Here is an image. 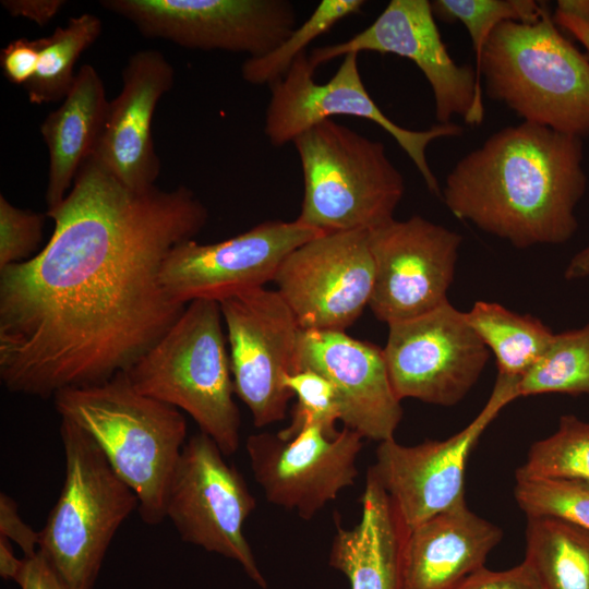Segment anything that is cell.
Listing matches in <instances>:
<instances>
[{
    "mask_svg": "<svg viewBox=\"0 0 589 589\" xmlns=\"http://www.w3.org/2000/svg\"><path fill=\"white\" fill-rule=\"evenodd\" d=\"M146 37L188 49L264 56L297 27L288 0H103Z\"/></svg>",
    "mask_w": 589,
    "mask_h": 589,
    "instance_id": "obj_10",
    "label": "cell"
},
{
    "mask_svg": "<svg viewBox=\"0 0 589 589\" xmlns=\"http://www.w3.org/2000/svg\"><path fill=\"white\" fill-rule=\"evenodd\" d=\"M453 589H543L532 567L524 560L505 569L491 570L485 566L462 579Z\"/></svg>",
    "mask_w": 589,
    "mask_h": 589,
    "instance_id": "obj_34",
    "label": "cell"
},
{
    "mask_svg": "<svg viewBox=\"0 0 589 589\" xmlns=\"http://www.w3.org/2000/svg\"><path fill=\"white\" fill-rule=\"evenodd\" d=\"M520 397L589 395V324L554 334L538 362L518 382Z\"/></svg>",
    "mask_w": 589,
    "mask_h": 589,
    "instance_id": "obj_27",
    "label": "cell"
},
{
    "mask_svg": "<svg viewBox=\"0 0 589 589\" xmlns=\"http://www.w3.org/2000/svg\"><path fill=\"white\" fill-rule=\"evenodd\" d=\"M480 79L486 96L524 122L589 136V58L564 37L549 9L537 22L506 21L493 29Z\"/></svg>",
    "mask_w": 589,
    "mask_h": 589,
    "instance_id": "obj_4",
    "label": "cell"
},
{
    "mask_svg": "<svg viewBox=\"0 0 589 589\" xmlns=\"http://www.w3.org/2000/svg\"><path fill=\"white\" fill-rule=\"evenodd\" d=\"M46 215L47 244L0 269V378L40 398L127 372L167 333L187 304L164 290L161 265L208 220L189 188L133 190L93 155Z\"/></svg>",
    "mask_w": 589,
    "mask_h": 589,
    "instance_id": "obj_1",
    "label": "cell"
},
{
    "mask_svg": "<svg viewBox=\"0 0 589 589\" xmlns=\"http://www.w3.org/2000/svg\"><path fill=\"white\" fill-rule=\"evenodd\" d=\"M358 56L356 52L344 56L337 71L325 83L315 81V70L306 52L298 56L287 73L269 86L271 98L264 120L266 137L273 146L279 147L335 116L370 120L385 130L408 155L428 190L441 196L440 183L428 163L426 148L435 140L460 136L464 128L449 122L426 130H411L394 122L366 91Z\"/></svg>",
    "mask_w": 589,
    "mask_h": 589,
    "instance_id": "obj_8",
    "label": "cell"
},
{
    "mask_svg": "<svg viewBox=\"0 0 589 589\" xmlns=\"http://www.w3.org/2000/svg\"><path fill=\"white\" fill-rule=\"evenodd\" d=\"M203 432L190 436L177 462L166 504L182 541L236 561L257 586L267 587L243 526L255 498L243 476Z\"/></svg>",
    "mask_w": 589,
    "mask_h": 589,
    "instance_id": "obj_9",
    "label": "cell"
},
{
    "mask_svg": "<svg viewBox=\"0 0 589 589\" xmlns=\"http://www.w3.org/2000/svg\"><path fill=\"white\" fill-rule=\"evenodd\" d=\"M226 346L219 302L197 299L125 373L141 394L187 412L230 456L241 418Z\"/></svg>",
    "mask_w": 589,
    "mask_h": 589,
    "instance_id": "obj_5",
    "label": "cell"
},
{
    "mask_svg": "<svg viewBox=\"0 0 589 589\" xmlns=\"http://www.w3.org/2000/svg\"><path fill=\"white\" fill-rule=\"evenodd\" d=\"M375 277L369 231L322 233L290 252L273 281L302 330H341L370 304Z\"/></svg>",
    "mask_w": 589,
    "mask_h": 589,
    "instance_id": "obj_15",
    "label": "cell"
},
{
    "mask_svg": "<svg viewBox=\"0 0 589 589\" xmlns=\"http://www.w3.org/2000/svg\"><path fill=\"white\" fill-rule=\"evenodd\" d=\"M292 143L303 176L298 223L332 233L371 231L394 219L405 180L382 142L327 119Z\"/></svg>",
    "mask_w": 589,
    "mask_h": 589,
    "instance_id": "obj_6",
    "label": "cell"
},
{
    "mask_svg": "<svg viewBox=\"0 0 589 589\" xmlns=\"http://www.w3.org/2000/svg\"><path fill=\"white\" fill-rule=\"evenodd\" d=\"M516 471L589 482V422L573 414L562 416L556 431L534 442L526 462Z\"/></svg>",
    "mask_w": 589,
    "mask_h": 589,
    "instance_id": "obj_30",
    "label": "cell"
},
{
    "mask_svg": "<svg viewBox=\"0 0 589 589\" xmlns=\"http://www.w3.org/2000/svg\"><path fill=\"white\" fill-rule=\"evenodd\" d=\"M514 496L527 517H551L589 530V482L516 471Z\"/></svg>",
    "mask_w": 589,
    "mask_h": 589,
    "instance_id": "obj_31",
    "label": "cell"
},
{
    "mask_svg": "<svg viewBox=\"0 0 589 589\" xmlns=\"http://www.w3.org/2000/svg\"><path fill=\"white\" fill-rule=\"evenodd\" d=\"M466 318L496 359L497 374L520 378L541 358L554 333L541 320L496 302L477 301Z\"/></svg>",
    "mask_w": 589,
    "mask_h": 589,
    "instance_id": "obj_24",
    "label": "cell"
},
{
    "mask_svg": "<svg viewBox=\"0 0 589 589\" xmlns=\"http://www.w3.org/2000/svg\"><path fill=\"white\" fill-rule=\"evenodd\" d=\"M175 71L153 49L132 55L122 71V89L109 103L106 122L93 156L124 185L143 191L160 172L152 123L159 99L171 89Z\"/></svg>",
    "mask_w": 589,
    "mask_h": 589,
    "instance_id": "obj_20",
    "label": "cell"
},
{
    "mask_svg": "<svg viewBox=\"0 0 589 589\" xmlns=\"http://www.w3.org/2000/svg\"><path fill=\"white\" fill-rule=\"evenodd\" d=\"M556 12L574 15L589 24V0H558Z\"/></svg>",
    "mask_w": 589,
    "mask_h": 589,
    "instance_id": "obj_42",
    "label": "cell"
},
{
    "mask_svg": "<svg viewBox=\"0 0 589 589\" xmlns=\"http://www.w3.org/2000/svg\"><path fill=\"white\" fill-rule=\"evenodd\" d=\"M24 558V568L16 580L20 589H67L39 552Z\"/></svg>",
    "mask_w": 589,
    "mask_h": 589,
    "instance_id": "obj_38",
    "label": "cell"
},
{
    "mask_svg": "<svg viewBox=\"0 0 589 589\" xmlns=\"http://www.w3.org/2000/svg\"><path fill=\"white\" fill-rule=\"evenodd\" d=\"M45 216L17 208L0 196V269L36 255L43 240Z\"/></svg>",
    "mask_w": 589,
    "mask_h": 589,
    "instance_id": "obj_33",
    "label": "cell"
},
{
    "mask_svg": "<svg viewBox=\"0 0 589 589\" xmlns=\"http://www.w3.org/2000/svg\"><path fill=\"white\" fill-rule=\"evenodd\" d=\"M525 561L543 589H589V530L551 517H527Z\"/></svg>",
    "mask_w": 589,
    "mask_h": 589,
    "instance_id": "obj_25",
    "label": "cell"
},
{
    "mask_svg": "<svg viewBox=\"0 0 589 589\" xmlns=\"http://www.w3.org/2000/svg\"><path fill=\"white\" fill-rule=\"evenodd\" d=\"M431 8L435 19L447 23L460 22L466 27L476 55L477 80L482 87L481 58L493 29L506 21L537 22L548 4L534 0H434Z\"/></svg>",
    "mask_w": 589,
    "mask_h": 589,
    "instance_id": "obj_29",
    "label": "cell"
},
{
    "mask_svg": "<svg viewBox=\"0 0 589 589\" xmlns=\"http://www.w3.org/2000/svg\"><path fill=\"white\" fill-rule=\"evenodd\" d=\"M519 378L497 374L492 393L477 417L444 441L402 445L378 443L369 469L383 485L406 527L412 528L465 501L468 457L500 412L519 398Z\"/></svg>",
    "mask_w": 589,
    "mask_h": 589,
    "instance_id": "obj_11",
    "label": "cell"
},
{
    "mask_svg": "<svg viewBox=\"0 0 589 589\" xmlns=\"http://www.w3.org/2000/svg\"><path fill=\"white\" fill-rule=\"evenodd\" d=\"M553 19L556 25L573 35L589 55V24L574 15L556 11Z\"/></svg>",
    "mask_w": 589,
    "mask_h": 589,
    "instance_id": "obj_40",
    "label": "cell"
},
{
    "mask_svg": "<svg viewBox=\"0 0 589 589\" xmlns=\"http://www.w3.org/2000/svg\"><path fill=\"white\" fill-rule=\"evenodd\" d=\"M39 57V38L10 41L0 53L4 77L12 84L25 86L36 73Z\"/></svg>",
    "mask_w": 589,
    "mask_h": 589,
    "instance_id": "obj_35",
    "label": "cell"
},
{
    "mask_svg": "<svg viewBox=\"0 0 589 589\" xmlns=\"http://www.w3.org/2000/svg\"><path fill=\"white\" fill-rule=\"evenodd\" d=\"M503 537L500 527L462 502L408 532L402 554V589H453L484 567Z\"/></svg>",
    "mask_w": 589,
    "mask_h": 589,
    "instance_id": "obj_21",
    "label": "cell"
},
{
    "mask_svg": "<svg viewBox=\"0 0 589 589\" xmlns=\"http://www.w3.org/2000/svg\"><path fill=\"white\" fill-rule=\"evenodd\" d=\"M322 235L297 220H265L220 242L183 241L169 252L160 269V284L175 301H220L273 281L286 256Z\"/></svg>",
    "mask_w": 589,
    "mask_h": 589,
    "instance_id": "obj_17",
    "label": "cell"
},
{
    "mask_svg": "<svg viewBox=\"0 0 589 589\" xmlns=\"http://www.w3.org/2000/svg\"><path fill=\"white\" fill-rule=\"evenodd\" d=\"M374 51L411 60L422 72L434 97L438 123L455 116L478 125L484 117L474 67L456 63L442 40L429 0H390L363 31L346 41L314 48L309 61L317 67L347 53Z\"/></svg>",
    "mask_w": 589,
    "mask_h": 589,
    "instance_id": "obj_14",
    "label": "cell"
},
{
    "mask_svg": "<svg viewBox=\"0 0 589 589\" xmlns=\"http://www.w3.org/2000/svg\"><path fill=\"white\" fill-rule=\"evenodd\" d=\"M60 436L64 482L40 530L38 552L67 589H93L113 536L139 498L85 430L61 418Z\"/></svg>",
    "mask_w": 589,
    "mask_h": 589,
    "instance_id": "obj_7",
    "label": "cell"
},
{
    "mask_svg": "<svg viewBox=\"0 0 589 589\" xmlns=\"http://www.w3.org/2000/svg\"><path fill=\"white\" fill-rule=\"evenodd\" d=\"M388 325L383 348L397 398L438 406L459 402L479 380L490 351L449 301Z\"/></svg>",
    "mask_w": 589,
    "mask_h": 589,
    "instance_id": "obj_13",
    "label": "cell"
},
{
    "mask_svg": "<svg viewBox=\"0 0 589 589\" xmlns=\"http://www.w3.org/2000/svg\"><path fill=\"white\" fill-rule=\"evenodd\" d=\"M363 0H323L311 15L268 53L248 58L241 65L242 79L252 85H268L283 77L292 62L315 38L329 32L342 19L358 14Z\"/></svg>",
    "mask_w": 589,
    "mask_h": 589,
    "instance_id": "obj_28",
    "label": "cell"
},
{
    "mask_svg": "<svg viewBox=\"0 0 589 589\" xmlns=\"http://www.w3.org/2000/svg\"><path fill=\"white\" fill-rule=\"evenodd\" d=\"M589 276V243L577 252L567 264L564 277L576 280Z\"/></svg>",
    "mask_w": 589,
    "mask_h": 589,
    "instance_id": "obj_41",
    "label": "cell"
},
{
    "mask_svg": "<svg viewBox=\"0 0 589 589\" xmlns=\"http://www.w3.org/2000/svg\"><path fill=\"white\" fill-rule=\"evenodd\" d=\"M362 447L363 436L347 426L334 437L312 426L291 440L263 432L245 442L254 480L265 498L306 520L354 484Z\"/></svg>",
    "mask_w": 589,
    "mask_h": 589,
    "instance_id": "obj_18",
    "label": "cell"
},
{
    "mask_svg": "<svg viewBox=\"0 0 589 589\" xmlns=\"http://www.w3.org/2000/svg\"><path fill=\"white\" fill-rule=\"evenodd\" d=\"M109 103L100 75L93 65L84 64L62 104L41 123L49 153L47 213L61 205L80 168L95 153Z\"/></svg>",
    "mask_w": 589,
    "mask_h": 589,
    "instance_id": "obj_23",
    "label": "cell"
},
{
    "mask_svg": "<svg viewBox=\"0 0 589 589\" xmlns=\"http://www.w3.org/2000/svg\"><path fill=\"white\" fill-rule=\"evenodd\" d=\"M286 387L297 397L289 424L277 432L283 440H291L312 426L334 437L341 421V407L333 384L311 370H299L285 377Z\"/></svg>",
    "mask_w": 589,
    "mask_h": 589,
    "instance_id": "obj_32",
    "label": "cell"
},
{
    "mask_svg": "<svg viewBox=\"0 0 589 589\" xmlns=\"http://www.w3.org/2000/svg\"><path fill=\"white\" fill-rule=\"evenodd\" d=\"M230 347L235 394L256 428L281 421L293 394L285 377L294 372L300 326L276 290L240 291L219 301Z\"/></svg>",
    "mask_w": 589,
    "mask_h": 589,
    "instance_id": "obj_12",
    "label": "cell"
},
{
    "mask_svg": "<svg viewBox=\"0 0 589 589\" xmlns=\"http://www.w3.org/2000/svg\"><path fill=\"white\" fill-rule=\"evenodd\" d=\"M52 398L61 418L85 430L133 490L141 519L160 524L187 442L180 410L137 392L125 372L100 384L62 389Z\"/></svg>",
    "mask_w": 589,
    "mask_h": 589,
    "instance_id": "obj_3",
    "label": "cell"
},
{
    "mask_svg": "<svg viewBox=\"0 0 589 589\" xmlns=\"http://www.w3.org/2000/svg\"><path fill=\"white\" fill-rule=\"evenodd\" d=\"M62 0H4L2 7L13 16H22L40 26L49 23L64 5Z\"/></svg>",
    "mask_w": 589,
    "mask_h": 589,
    "instance_id": "obj_37",
    "label": "cell"
},
{
    "mask_svg": "<svg viewBox=\"0 0 589 589\" xmlns=\"http://www.w3.org/2000/svg\"><path fill=\"white\" fill-rule=\"evenodd\" d=\"M311 370L336 389L344 426L376 442L394 437L402 418L383 348L341 330H300L296 371Z\"/></svg>",
    "mask_w": 589,
    "mask_h": 589,
    "instance_id": "obj_19",
    "label": "cell"
},
{
    "mask_svg": "<svg viewBox=\"0 0 589 589\" xmlns=\"http://www.w3.org/2000/svg\"><path fill=\"white\" fill-rule=\"evenodd\" d=\"M0 536L17 544L24 557H32L38 552L40 531L22 519L16 502L3 492L0 494Z\"/></svg>",
    "mask_w": 589,
    "mask_h": 589,
    "instance_id": "obj_36",
    "label": "cell"
},
{
    "mask_svg": "<svg viewBox=\"0 0 589 589\" xmlns=\"http://www.w3.org/2000/svg\"><path fill=\"white\" fill-rule=\"evenodd\" d=\"M25 565V558H17L11 541L0 536V576L16 582Z\"/></svg>",
    "mask_w": 589,
    "mask_h": 589,
    "instance_id": "obj_39",
    "label": "cell"
},
{
    "mask_svg": "<svg viewBox=\"0 0 589 589\" xmlns=\"http://www.w3.org/2000/svg\"><path fill=\"white\" fill-rule=\"evenodd\" d=\"M100 19L92 13L71 17L65 26L40 37V57L32 80L24 86L28 100L43 105L63 100L73 86L74 65L80 56L99 37Z\"/></svg>",
    "mask_w": 589,
    "mask_h": 589,
    "instance_id": "obj_26",
    "label": "cell"
},
{
    "mask_svg": "<svg viewBox=\"0 0 589 589\" xmlns=\"http://www.w3.org/2000/svg\"><path fill=\"white\" fill-rule=\"evenodd\" d=\"M361 518L352 528L337 521L329 565L351 589H402V554L409 529L392 498L369 469Z\"/></svg>",
    "mask_w": 589,
    "mask_h": 589,
    "instance_id": "obj_22",
    "label": "cell"
},
{
    "mask_svg": "<svg viewBox=\"0 0 589 589\" xmlns=\"http://www.w3.org/2000/svg\"><path fill=\"white\" fill-rule=\"evenodd\" d=\"M582 161L581 139L522 121L458 160L441 196L455 217L517 249L562 244L578 228Z\"/></svg>",
    "mask_w": 589,
    "mask_h": 589,
    "instance_id": "obj_2",
    "label": "cell"
},
{
    "mask_svg": "<svg viewBox=\"0 0 589 589\" xmlns=\"http://www.w3.org/2000/svg\"><path fill=\"white\" fill-rule=\"evenodd\" d=\"M462 237L413 215L369 231L375 277L370 309L386 324L428 313L448 301Z\"/></svg>",
    "mask_w": 589,
    "mask_h": 589,
    "instance_id": "obj_16",
    "label": "cell"
}]
</instances>
